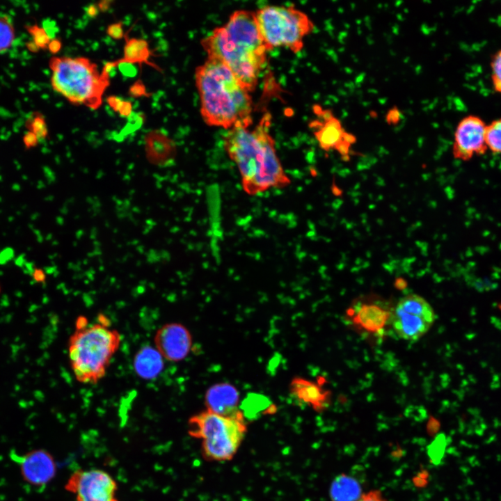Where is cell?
Returning <instances> with one entry per match:
<instances>
[{"label":"cell","instance_id":"obj_1","mask_svg":"<svg viewBox=\"0 0 501 501\" xmlns=\"http://www.w3.org/2000/svg\"><path fill=\"white\" fill-rule=\"evenodd\" d=\"M271 122V114L266 113L253 129L233 127L223 136L224 150L238 168L243 190L250 196L291 183L270 134Z\"/></svg>","mask_w":501,"mask_h":501},{"label":"cell","instance_id":"obj_2","mask_svg":"<svg viewBox=\"0 0 501 501\" xmlns=\"http://www.w3.org/2000/svg\"><path fill=\"white\" fill-rule=\"evenodd\" d=\"M200 44L207 58L225 64L247 91L255 89L268 51L258 29L255 12L234 11L225 24L215 28Z\"/></svg>","mask_w":501,"mask_h":501},{"label":"cell","instance_id":"obj_3","mask_svg":"<svg viewBox=\"0 0 501 501\" xmlns=\"http://www.w3.org/2000/svg\"><path fill=\"white\" fill-rule=\"evenodd\" d=\"M196 86L205 122L230 129L253 123V101L234 73L218 60L208 58L195 71Z\"/></svg>","mask_w":501,"mask_h":501},{"label":"cell","instance_id":"obj_4","mask_svg":"<svg viewBox=\"0 0 501 501\" xmlns=\"http://www.w3.org/2000/svg\"><path fill=\"white\" fill-rule=\"evenodd\" d=\"M105 323L100 321L76 328L70 337V363L76 379L80 383L94 384L102 379L120 347V333Z\"/></svg>","mask_w":501,"mask_h":501},{"label":"cell","instance_id":"obj_5","mask_svg":"<svg viewBox=\"0 0 501 501\" xmlns=\"http://www.w3.org/2000/svg\"><path fill=\"white\" fill-rule=\"evenodd\" d=\"M49 66L52 89L74 105L98 109L110 81L104 79L97 65L86 57L53 56Z\"/></svg>","mask_w":501,"mask_h":501},{"label":"cell","instance_id":"obj_6","mask_svg":"<svg viewBox=\"0 0 501 501\" xmlns=\"http://www.w3.org/2000/svg\"><path fill=\"white\" fill-rule=\"evenodd\" d=\"M189 435L202 440V454L213 461L231 460L244 438L247 427L241 411L221 415L208 410L189 420Z\"/></svg>","mask_w":501,"mask_h":501},{"label":"cell","instance_id":"obj_7","mask_svg":"<svg viewBox=\"0 0 501 501\" xmlns=\"http://www.w3.org/2000/svg\"><path fill=\"white\" fill-rule=\"evenodd\" d=\"M255 17L268 51L285 47L299 53L315 27L308 15L293 6H266L255 11Z\"/></svg>","mask_w":501,"mask_h":501},{"label":"cell","instance_id":"obj_8","mask_svg":"<svg viewBox=\"0 0 501 501\" xmlns=\"http://www.w3.org/2000/svg\"><path fill=\"white\" fill-rule=\"evenodd\" d=\"M435 319V312L429 302L420 295L411 294L397 303L390 322L400 339L416 341L429 331Z\"/></svg>","mask_w":501,"mask_h":501},{"label":"cell","instance_id":"obj_9","mask_svg":"<svg viewBox=\"0 0 501 501\" xmlns=\"http://www.w3.org/2000/svg\"><path fill=\"white\" fill-rule=\"evenodd\" d=\"M118 485L106 472L99 469L77 470L69 477L65 489L77 501H118Z\"/></svg>","mask_w":501,"mask_h":501},{"label":"cell","instance_id":"obj_10","mask_svg":"<svg viewBox=\"0 0 501 501\" xmlns=\"http://www.w3.org/2000/svg\"><path fill=\"white\" fill-rule=\"evenodd\" d=\"M486 124L479 116L469 115L458 123L454 135L452 154L456 159L469 161L484 154L488 148L485 141Z\"/></svg>","mask_w":501,"mask_h":501},{"label":"cell","instance_id":"obj_11","mask_svg":"<svg viewBox=\"0 0 501 501\" xmlns=\"http://www.w3.org/2000/svg\"><path fill=\"white\" fill-rule=\"evenodd\" d=\"M154 342L164 358L170 362L184 360L192 347L189 331L180 323H168L161 326L154 335Z\"/></svg>","mask_w":501,"mask_h":501},{"label":"cell","instance_id":"obj_12","mask_svg":"<svg viewBox=\"0 0 501 501\" xmlns=\"http://www.w3.org/2000/svg\"><path fill=\"white\" fill-rule=\"evenodd\" d=\"M15 458L23 480L31 486H45L56 476V461L45 450H33Z\"/></svg>","mask_w":501,"mask_h":501},{"label":"cell","instance_id":"obj_13","mask_svg":"<svg viewBox=\"0 0 501 501\" xmlns=\"http://www.w3.org/2000/svg\"><path fill=\"white\" fill-rule=\"evenodd\" d=\"M313 111L321 118L311 123V127L315 129L314 135L319 146L325 152L335 150L342 141L346 132L341 121L333 115L332 111L324 109L319 105L313 106Z\"/></svg>","mask_w":501,"mask_h":501},{"label":"cell","instance_id":"obj_14","mask_svg":"<svg viewBox=\"0 0 501 501\" xmlns=\"http://www.w3.org/2000/svg\"><path fill=\"white\" fill-rule=\"evenodd\" d=\"M207 410L221 415H233L238 409L239 392L233 385L219 383L210 386L205 397Z\"/></svg>","mask_w":501,"mask_h":501},{"label":"cell","instance_id":"obj_15","mask_svg":"<svg viewBox=\"0 0 501 501\" xmlns=\"http://www.w3.org/2000/svg\"><path fill=\"white\" fill-rule=\"evenodd\" d=\"M164 358L158 350L152 346L142 347L135 353L133 369L136 374L144 380L156 379L163 371Z\"/></svg>","mask_w":501,"mask_h":501},{"label":"cell","instance_id":"obj_16","mask_svg":"<svg viewBox=\"0 0 501 501\" xmlns=\"http://www.w3.org/2000/svg\"><path fill=\"white\" fill-rule=\"evenodd\" d=\"M392 312L377 303L362 304L353 317L356 325L371 333L382 330L390 321Z\"/></svg>","mask_w":501,"mask_h":501},{"label":"cell","instance_id":"obj_17","mask_svg":"<svg viewBox=\"0 0 501 501\" xmlns=\"http://www.w3.org/2000/svg\"><path fill=\"white\" fill-rule=\"evenodd\" d=\"M290 392L294 397L317 411L322 409L327 396L315 383L302 378H294L290 383Z\"/></svg>","mask_w":501,"mask_h":501},{"label":"cell","instance_id":"obj_18","mask_svg":"<svg viewBox=\"0 0 501 501\" xmlns=\"http://www.w3.org/2000/svg\"><path fill=\"white\" fill-rule=\"evenodd\" d=\"M125 39L126 42L123 51L124 56L117 60L118 63L125 62L138 64L141 66L142 63H146L161 71L158 66L149 61L151 51L149 49L148 43L145 40L136 38H129L127 35H125Z\"/></svg>","mask_w":501,"mask_h":501},{"label":"cell","instance_id":"obj_19","mask_svg":"<svg viewBox=\"0 0 501 501\" xmlns=\"http://www.w3.org/2000/svg\"><path fill=\"white\" fill-rule=\"evenodd\" d=\"M362 494L357 481L344 474L334 479L330 488L333 501H356Z\"/></svg>","mask_w":501,"mask_h":501},{"label":"cell","instance_id":"obj_20","mask_svg":"<svg viewBox=\"0 0 501 501\" xmlns=\"http://www.w3.org/2000/svg\"><path fill=\"white\" fill-rule=\"evenodd\" d=\"M485 141L487 148L493 153L501 154V118L486 125Z\"/></svg>","mask_w":501,"mask_h":501},{"label":"cell","instance_id":"obj_21","mask_svg":"<svg viewBox=\"0 0 501 501\" xmlns=\"http://www.w3.org/2000/svg\"><path fill=\"white\" fill-rule=\"evenodd\" d=\"M15 38V31L12 22L7 17L0 15V53L8 49Z\"/></svg>","mask_w":501,"mask_h":501},{"label":"cell","instance_id":"obj_22","mask_svg":"<svg viewBox=\"0 0 501 501\" xmlns=\"http://www.w3.org/2000/svg\"><path fill=\"white\" fill-rule=\"evenodd\" d=\"M491 77L494 90L501 93V49L492 57L491 61Z\"/></svg>","mask_w":501,"mask_h":501},{"label":"cell","instance_id":"obj_23","mask_svg":"<svg viewBox=\"0 0 501 501\" xmlns=\"http://www.w3.org/2000/svg\"><path fill=\"white\" fill-rule=\"evenodd\" d=\"M127 118V123L126 124L120 134H127L133 132L140 128L144 122L145 115L142 112H132L131 116Z\"/></svg>","mask_w":501,"mask_h":501},{"label":"cell","instance_id":"obj_24","mask_svg":"<svg viewBox=\"0 0 501 501\" xmlns=\"http://www.w3.org/2000/svg\"><path fill=\"white\" fill-rule=\"evenodd\" d=\"M39 140L45 139L47 135V129L45 119L42 116H37L33 120V133Z\"/></svg>","mask_w":501,"mask_h":501},{"label":"cell","instance_id":"obj_25","mask_svg":"<svg viewBox=\"0 0 501 501\" xmlns=\"http://www.w3.org/2000/svg\"><path fill=\"white\" fill-rule=\"evenodd\" d=\"M129 95L132 97H149L150 94L147 92L145 84L141 79L136 80L130 87L128 91Z\"/></svg>","mask_w":501,"mask_h":501},{"label":"cell","instance_id":"obj_26","mask_svg":"<svg viewBox=\"0 0 501 501\" xmlns=\"http://www.w3.org/2000/svg\"><path fill=\"white\" fill-rule=\"evenodd\" d=\"M106 33L114 40H120L125 36L122 22H118L109 24L106 29Z\"/></svg>","mask_w":501,"mask_h":501},{"label":"cell","instance_id":"obj_27","mask_svg":"<svg viewBox=\"0 0 501 501\" xmlns=\"http://www.w3.org/2000/svg\"><path fill=\"white\" fill-rule=\"evenodd\" d=\"M118 66L117 61H107L104 63L102 72L101 76L108 81L111 77H113L116 74V68Z\"/></svg>","mask_w":501,"mask_h":501},{"label":"cell","instance_id":"obj_28","mask_svg":"<svg viewBox=\"0 0 501 501\" xmlns=\"http://www.w3.org/2000/svg\"><path fill=\"white\" fill-rule=\"evenodd\" d=\"M356 501H388L379 490H372L363 493Z\"/></svg>","mask_w":501,"mask_h":501},{"label":"cell","instance_id":"obj_29","mask_svg":"<svg viewBox=\"0 0 501 501\" xmlns=\"http://www.w3.org/2000/svg\"><path fill=\"white\" fill-rule=\"evenodd\" d=\"M117 61V60H116ZM118 62V61H117ZM118 69L120 72L127 77H134L137 74V69L132 63H118Z\"/></svg>","mask_w":501,"mask_h":501},{"label":"cell","instance_id":"obj_30","mask_svg":"<svg viewBox=\"0 0 501 501\" xmlns=\"http://www.w3.org/2000/svg\"><path fill=\"white\" fill-rule=\"evenodd\" d=\"M401 112L396 107L390 109L386 114V121L390 125H396L401 120Z\"/></svg>","mask_w":501,"mask_h":501},{"label":"cell","instance_id":"obj_31","mask_svg":"<svg viewBox=\"0 0 501 501\" xmlns=\"http://www.w3.org/2000/svg\"><path fill=\"white\" fill-rule=\"evenodd\" d=\"M132 102L131 101L124 100L118 113L122 118H129L132 113Z\"/></svg>","mask_w":501,"mask_h":501},{"label":"cell","instance_id":"obj_32","mask_svg":"<svg viewBox=\"0 0 501 501\" xmlns=\"http://www.w3.org/2000/svg\"><path fill=\"white\" fill-rule=\"evenodd\" d=\"M123 100L122 98L116 95H111L106 97L107 104L115 112H118Z\"/></svg>","mask_w":501,"mask_h":501},{"label":"cell","instance_id":"obj_33","mask_svg":"<svg viewBox=\"0 0 501 501\" xmlns=\"http://www.w3.org/2000/svg\"><path fill=\"white\" fill-rule=\"evenodd\" d=\"M84 10L86 16L88 17L89 19L95 18L100 13L97 5L95 3L88 5L84 8Z\"/></svg>","mask_w":501,"mask_h":501},{"label":"cell","instance_id":"obj_34","mask_svg":"<svg viewBox=\"0 0 501 501\" xmlns=\"http://www.w3.org/2000/svg\"><path fill=\"white\" fill-rule=\"evenodd\" d=\"M61 42L58 39H54L49 44V51L52 54L58 53L59 51V50L61 49Z\"/></svg>","mask_w":501,"mask_h":501},{"label":"cell","instance_id":"obj_35","mask_svg":"<svg viewBox=\"0 0 501 501\" xmlns=\"http://www.w3.org/2000/svg\"><path fill=\"white\" fill-rule=\"evenodd\" d=\"M113 1L103 0L98 2L97 7L101 12H106L111 7Z\"/></svg>","mask_w":501,"mask_h":501}]
</instances>
